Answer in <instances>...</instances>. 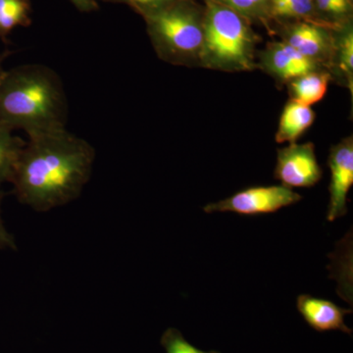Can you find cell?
<instances>
[{"mask_svg":"<svg viewBox=\"0 0 353 353\" xmlns=\"http://www.w3.org/2000/svg\"><path fill=\"white\" fill-rule=\"evenodd\" d=\"M94 159V146L66 129L29 137L14 172L13 194L38 212L65 205L80 196Z\"/></svg>","mask_w":353,"mask_h":353,"instance_id":"obj_1","label":"cell"},{"mask_svg":"<svg viewBox=\"0 0 353 353\" xmlns=\"http://www.w3.org/2000/svg\"><path fill=\"white\" fill-rule=\"evenodd\" d=\"M68 101L57 72L26 64L0 72V123L28 137L66 129Z\"/></svg>","mask_w":353,"mask_h":353,"instance_id":"obj_2","label":"cell"},{"mask_svg":"<svg viewBox=\"0 0 353 353\" xmlns=\"http://www.w3.org/2000/svg\"><path fill=\"white\" fill-rule=\"evenodd\" d=\"M202 1L205 15L199 67L223 72L257 69L255 52L260 37L252 25L214 0Z\"/></svg>","mask_w":353,"mask_h":353,"instance_id":"obj_3","label":"cell"},{"mask_svg":"<svg viewBox=\"0 0 353 353\" xmlns=\"http://www.w3.org/2000/svg\"><path fill=\"white\" fill-rule=\"evenodd\" d=\"M204 15V4L196 0H179L143 15L157 57L176 66H199Z\"/></svg>","mask_w":353,"mask_h":353,"instance_id":"obj_4","label":"cell"},{"mask_svg":"<svg viewBox=\"0 0 353 353\" xmlns=\"http://www.w3.org/2000/svg\"><path fill=\"white\" fill-rule=\"evenodd\" d=\"M303 196L283 185H254L239 190L233 196L206 204L205 213L233 212L243 216H259L277 212L301 201Z\"/></svg>","mask_w":353,"mask_h":353,"instance_id":"obj_5","label":"cell"},{"mask_svg":"<svg viewBox=\"0 0 353 353\" xmlns=\"http://www.w3.org/2000/svg\"><path fill=\"white\" fill-rule=\"evenodd\" d=\"M271 32L277 34L280 41L329 72L334 52V28L312 21H296L273 26Z\"/></svg>","mask_w":353,"mask_h":353,"instance_id":"obj_6","label":"cell"},{"mask_svg":"<svg viewBox=\"0 0 353 353\" xmlns=\"http://www.w3.org/2000/svg\"><path fill=\"white\" fill-rule=\"evenodd\" d=\"M322 176L314 143H290L278 150L274 178L285 187L312 188L321 181Z\"/></svg>","mask_w":353,"mask_h":353,"instance_id":"obj_7","label":"cell"},{"mask_svg":"<svg viewBox=\"0 0 353 353\" xmlns=\"http://www.w3.org/2000/svg\"><path fill=\"white\" fill-rule=\"evenodd\" d=\"M328 165L331 180L327 219L333 222L347 213V196L353 185L352 136L343 139L340 143L332 146Z\"/></svg>","mask_w":353,"mask_h":353,"instance_id":"obj_8","label":"cell"},{"mask_svg":"<svg viewBox=\"0 0 353 353\" xmlns=\"http://www.w3.org/2000/svg\"><path fill=\"white\" fill-rule=\"evenodd\" d=\"M256 65L257 69L268 74L279 85L290 83L311 72L325 70L282 41H272L259 51Z\"/></svg>","mask_w":353,"mask_h":353,"instance_id":"obj_9","label":"cell"},{"mask_svg":"<svg viewBox=\"0 0 353 353\" xmlns=\"http://www.w3.org/2000/svg\"><path fill=\"white\" fill-rule=\"evenodd\" d=\"M296 308L304 321L316 332L325 333L341 331L352 334V330L345 323V317L352 313V309L340 307L331 301L314 297L310 294H301L296 299Z\"/></svg>","mask_w":353,"mask_h":353,"instance_id":"obj_10","label":"cell"},{"mask_svg":"<svg viewBox=\"0 0 353 353\" xmlns=\"http://www.w3.org/2000/svg\"><path fill=\"white\" fill-rule=\"evenodd\" d=\"M334 52L329 73L341 85L353 92V21L334 28Z\"/></svg>","mask_w":353,"mask_h":353,"instance_id":"obj_11","label":"cell"},{"mask_svg":"<svg viewBox=\"0 0 353 353\" xmlns=\"http://www.w3.org/2000/svg\"><path fill=\"white\" fill-rule=\"evenodd\" d=\"M316 118L311 106L294 101L285 103L276 132V143H294L312 126Z\"/></svg>","mask_w":353,"mask_h":353,"instance_id":"obj_12","label":"cell"},{"mask_svg":"<svg viewBox=\"0 0 353 353\" xmlns=\"http://www.w3.org/2000/svg\"><path fill=\"white\" fill-rule=\"evenodd\" d=\"M332 77L329 72L314 71L288 83L290 101L311 106L321 101L328 92Z\"/></svg>","mask_w":353,"mask_h":353,"instance_id":"obj_13","label":"cell"},{"mask_svg":"<svg viewBox=\"0 0 353 353\" xmlns=\"http://www.w3.org/2000/svg\"><path fill=\"white\" fill-rule=\"evenodd\" d=\"M12 132L0 123V188L4 183L12 182L16 165L26 145L24 139L14 136Z\"/></svg>","mask_w":353,"mask_h":353,"instance_id":"obj_14","label":"cell"},{"mask_svg":"<svg viewBox=\"0 0 353 353\" xmlns=\"http://www.w3.org/2000/svg\"><path fill=\"white\" fill-rule=\"evenodd\" d=\"M30 0H0V39L8 43L9 34L17 27L32 24Z\"/></svg>","mask_w":353,"mask_h":353,"instance_id":"obj_15","label":"cell"},{"mask_svg":"<svg viewBox=\"0 0 353 353\" xmlns=\"http://www.w3.org/2000/svg\"><path fill=\"white\" fill-rule=\"evenodd\" d=\"M271 27L296 21L315 22L312 0H269Z\"/></svg>","mask_w":353,"mask_h":353,"instance_id":"obj_16","label":"cell"},{"mask_svg":"<svg viewBox=\"0 0 353 353\" xmlns=\"http://www.w3.org/2000/svg\"><path fill=\"white\" fill-rule=\"evenodd\" d=\"M315 22L338 28L353 21V6L348 0H312Z\"/></svg>","mask_w":353,"mask_h":353,"instance_id":"obj_17","label":"cell"},{"mask_svg":"<svg viewBox=\"0 0 353 353\" xmlns=\"http://www.w3.org/2000/svg\"><path fill=\"white\" fill-rule=\"evenodd\" d=\"M245 18L250 24L264 26L270 32V2L269 0H214Z\"/></svg>","mask_w":353,"mask_h":353,"instance_id":"obj_18","label":"cell"},{"mask_svg":"<svg viewBox=\"0 0 353 353\" xmlns=\"http://www.w3.org/2000/svg\"><path fill=\"white\" fill-rule=\"evenodd\" d=\"M160 343L166 353H221L216 350L203 352L199 350L185 340L182 333L175 328L167 329L162 334Z\"/></svg>","mask_w":353,"mask_h":353,"instance_id":"obj_19","label":"cell"},{"mask_svg":"<svg viewBox=\"0 0 353 353\" xmlns=\"http://www.w3.org/2000/svg\"><path fill=\"white\" fill-rule=\"evenodd\" d=\"M103 1L126 4V6L131 7L134 12L138 13L139 15L143 17L145 14L152 12V11L157 10L161 7L179 1V0H103Z\"/></svg>","mask_w":353,"mask_h":353,"instance_id":"obj_20","label":"cell"},{"mask_svg":"<svg viewBox=\"0 0 353 353\" xmlns=\"http://www.w3.org/2000/svg\"><path fill=\"white\" fill-rule=\"evenodd\" d=\"M4 196H6V192L0 190V250L10 248V250H16L17 246H16L14 236L6 229L1 218V203Z\"/></svg>","mask_w":353,"mask_h":353,"instance_id":"obj_21","label":"cell"},{"mask_svg":"<svg viewBox=\"0 0 353 353\" xmlns=\"http://www.w3.org/2000/svg\"><path fill=\"white\" fill-rule=\"evenodd\" d=\"M70 1L81 12L90 13L99 9V4L95 0H70Z\"/></svg>","mask_w":353,"mask_h":353,"instance_id":"obj_22","label":"cell"},{"mask_svg":"<svg viewBox=\"0 0 353 353\" xmlns=\"http://www.w3.org/2000/svg\"><path fill=\"white\" fill-rule=\"evenodd\" d=\"M10 54V52L9 51H6V52L2 53V54H0V72L2 71V63H3V60L6 59L8 55Z\"/></svg>","mask_w":353,"mask_h":353,"instance_id":"obj_23","label":"cell"},{"mask_svg":"<svg viewBox=\"0 0 353 353\" xmlns=\"http://www.w3.org/2000/svg\"><path fill=\"white\" fill-rule=\"evenodd\" d=\"M348 1H350V3H352L353 6V0H348Z\"/></svg>","mask_w":353,"mask_h":353,"instance_id":"obj_24","label":"cell"}]
</instances>
